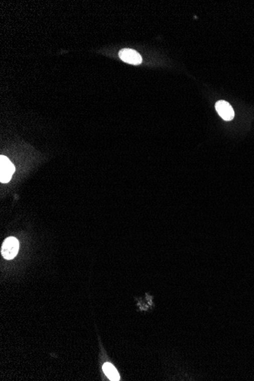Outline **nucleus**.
<instances>
[{
  "label": "nucleus",
  "mask_w": 254,
  "mask_h": 381,
  "mask_svg": "<svg viewBox=\"0 0 254 381\" xmlns=\"http://www.w3.org/2000/svg\"><path fill=\"white\" fill-rule=\"evenodd\" d=\"M16 167L7 156H0V182L7 183L11 180Z\"/></svg>",
  "instance_id": "obj_2"
},
{
  "label": "nucleus",
  "mask_w": 254,
  "mask_h": 381,
  "mask_svg": "<svg viewBox=\"0 0 254 381\" xmlns=\"http://www.w3.org/2000/svg\"><path fill=\"white\" fill-rule=\"evenodd\" d=\"M102 368L106 376H107L110 380H119V378H120L119 377V373H118L117 370H116V367H115L113 364L108 362L104 363Z\"/></svg>",
  "instance_id": "obj_5"
},
{
  "label": "nucleus",
  "mask_w": 254,
  "mask_h": 381,
  "mask_svg": "<svg viewBox=\"0 0 254 381\" xmlns=\"http://www.w3.org/2000/svg\"><path fill=\"white\" fill-rule=\"evenodd\" d=\"M19 251V242L14 237L7 238L3 243L1 254L6 260H13Z\"/></svg>",
  "instance_id": "obj_1"
},
{
  "label": "nucleus",
  "mask_w": 254,
  "mask_h": 381,
  "mask_svg": "<svg viewBox=\"0 0 254 381\" xmlns=\"http://www.w3.org/2000/svg\"><path fill=\"white\" fill-rule=\"evenodd\" d=\"M215 110L218 112V115L225 121L232 120L234 117V109L227 101H218L215 104Z\"/></svg>",
  "instance_id": "obj_3"
},
{
  "label": "nucleus",
  "mask_w": 254,
  "mask_h": 381,
  "mask_svg": "<svg viewBox=\"0 0 254 381\" xmlns=\"http://www.w3.org/2000/svg\"><path fill=\"white\" fill-rule=\"evenodd\" d=\"M119 57L121 60L129 64L140 65L143 61L141 55L137 51L129 48L121 50L119 52Z\"/></svg>",
  "instance_id": "obj_4"
}]
</instances>
